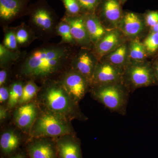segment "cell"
Segmentation results:
<instances>
[{"instance_id": "6da1fadb", "label": "cell", "mask_w": 158, "mask_h": 158, "mask_svg": "<svg viewBox=\"0 0 158 158\" xmlns=\"http://www.w3.org/2000/svg\"><path fill=\"white\" fill-rule=\"evenodd\" d=\"M68 48L62 46H48L37 49L23 62L20 73L31 80L48 81L65 71L70 58Z\"/></svg>"}, {"instance_id": "7a4b0ae2", "label": "cell", "mask_w": 158, "mask_h": 158, "mask_svg": "<svg viewBox=\"0 0 158 158\" xmlns=\"http://www.w3.org/2000/svg\"><path fill=\"white\" fill-rule=\"evenodd\" d=\"M37 101L42 109L56 113L72 121L88 120L79 103L71 97L59 81L44 82L37 96Z\"/></svg>"}, {"instance_id": "3957f363", "label": "cell", "mask_w": 158, "mask_h": 158, "mask_svg": "<svg viewBox=\"0 0 158 158\" xmlns=\"http://www.w3.org/2000/svg\"><path fill=\"white\" fill-rule=\"evenodd\" d=\"M40 109L29 134L31 138H57L76 134L72 121L48 110Z\"/></svg>"}, {"instance_id": "277c9868", "label": "cell", "mask_w": 158, "mask_h": 158, "mask_svg": "<svg viewBox=\"0 0 158 158\" xmlns=\"http://www.w3.org/2000/svg\"><path fill=\"white\" fill-rule=\"evenodd\" d=\"M90 91L94 99L111 112L123 116L126 113L130 91L123 83L93 87Z\"/></svg>"}, {"instance_id": "5b68a950", "label": "cell", "mask_w": 158, "mask_h": 158, "mask_svg": "<svg viewBox=\"0 0 158 158\" xmlns=\"http://www.w3.org/2000/svg\"><path fill=\"white\" fill-rule=\"evenodd\" d=\"M157 81L153 68L145 63L127 65L123 71V82L129 91L155 85Z\"/></svg>"}, {"instance_id": "8992f818", "label": "cell", "mask_w": 158, "mask_h": 158, "mask_svg": "<svg viewBox=\"0 0 158 158\" xmlns=\"http://www.w3.org/2000/svg\"><path fill=\"white\" fill-rule=\"evenodd\" d=\"M59 81L71 97L78 103L84 98L90 88L88 79L72 68L62 73Z\"/></svg>"}, {"instance_id": "52a82bcc", "label": "cell", "mask_w": 158, "mask_h": 158, "mask_svg": "<svg viewBox=\"0 0 158 158\" xmlns=\"http://www.w3.org/2000/svg\"><path fill=\"white\" fill-rule=\"evenodd\" d=\"M40 110L37 102L34 101L17 106L13 112L14 124L23 132L29 134Z\"/></svg>"}, {"instance_id": "ba28073f", "label": "cell", "mask_w": 158, "mask_h": 158, "mask_svg": "<svg viewBox=\"0 0 158 158\" xmlns=\"http://www.w3.org/2000/svg\"><path fill=\"white\" fill-rule=\"evenodd\" d=\"M124 69L108 62L97 64L90 81V88L102 86L123 83Z\"/></svg>"}, {"instance_id": "9c48e42d", "label": "cell", "mask_w": 158, "mask_h": 158, "mask_svg": "<svg viewBox=\"0 0 158 158\" xmlns=\"http://www.w3.org/2000/svg\"><path fill=\"white\" fill-rule=\"evenodd\" d=\"M26 149L30 158H59L55 138H31Z\"/></svg>"}, {"instance_id": "30bf717a", "label": "cell", "mask_w": 158, "mask_h": 158, "mask_svg": "<svg viewBox=\"0 0 158 158\" xmlns=\"http://www.w3.org/2000/svg\"><path fill=\"white\" fill-rule=\"evenodd\" d=\"M59 158H83L81 142L76 134L55 138Z\"/></svg>"}, {"instance_id": "8fae6325", "label": "cell", "mask_w": 158, "mask_h": 158, "mask_svg": "<svg viewBox=\"0 0 158 158\" xmlns=\"http://www.w3.org/2000/svg\"><path fill=\"white\" fill-rule=\"evenodd\" d=\"M22 138L16 130L12 127L6 129L0 138V148L2 154L10 157L17 153L21 144Z\"/></svg>"}, {"instance_id": "7c38bea8", "label": "cell", "mask_w": 158, "mask_h": 158, "mask_svg": "<svg viewBox=\"0 0 158 158\" xmlns=\"http://www.w3.org/2000/svg\"><path fill=\"white\" fill-rule=\"evenodd\" d=\"M97 64L89 53L82 52L72 63L71 68L82 74L90 83Z\"/></svg>"}, {"instance_id": "4fadbf2b", "label": "cell", "mask_w": 158, "mask_h": 158, "mask_svg": "<svg viewBox=\"0 0 158 158\" xmlns=\"http://www.w3.org/2000/svg\"><path fill=\"white\" fill-rule=\"evenodd\" d=\"M33 25L43 33H51L55 27V21L50 12L44 8H39L32 16Z\"/></svg>"}, {"instance_id": "5bb4252c", "label": "cell", "mask_w": 158, "mask_h": 158, "mask_svg": "<svg viewBox=\"0 0 158 158\" xmlns=\"http://www.w3.org/2000/svg\"><path fill=\"white\" fill-rule=\"evenodd\" d=\"M65 19L70 25L71 32L74 41L82 44H88L91 42L84 17H69Z\"/></svg>"}, {"instance_id": "9a60e30c", "label": "cell", "mask_w": 158, "mask_h": 158, "mask_svg": "<svg viewBox=\"0 0 158 158\" xmlns=\"http://www.w3.org/2000/svg\"><path fill=\"white\" fill-rule=\"evenodd\" d=\"M121 27L126 35L129 37H135L142 32L143 24L138 15L128 12L126 13L122 19Z\"/></svg>"}, {"instance_id": "2e32d148", "label": "cell", "mask_w": 158, "mask_h": 158, "mask_svg": "<svg viewBox=\"0 0 158 158\" xmlns=\"http://www.w3.org/2000/svg\"><path fill=\"white\" fill-rule=\"evenodd\" d=\"M120 40V35L118 31H113L106 33L96 44V52L98 56L102 57L113 52L118 47Z\"/></svg>"}, {"instance_id": "e0dca14e", "label": "cell", "mask_w": 158, "mask_h": 158, "mask_svg": "<svg viewBox=\"0 0 158 158\" xmlns=\"http://www.w3.org/2000/svg\"><path fill=\"white\" fill-rule=\"evenodd\" d=\"M84 19L91 42L97 44L106 34L104 27L94 15H85Z\"/></svg>"}, {"instance_id": "ac0fdd59", "label": "cell", "mask_w": 158, "mask_h": 158, "mask_svg": "<svg viewBox=\"0 0 158 158\" xmlns=\"http://www.w3.org/2000/svg\"><path fill=\"white\" fill-rule=\"evenodd\" d=\"M22 0H0V17L5 21L13 19L22 9Z\"/></svg>"}, {"instance_id": "d6986e66", "label": "cell", "mask_w": 158, "mask_h": 158, "mask_svg": "<svg viewBox=\"0 0 158 158\" xmlns=\"http://www.w3.org/2000/svg\"><path fill=\"white\" fill-rule=\"evenodd\" d=\"M102 10L105 18L114 25L122 19L121 5L118 0H106Z\"/></svg>"}, {"instance_id": "ffe728a7", "label": "cell", "mask_w": 158, "mask_h": 158, "mask_svg": "<svg viewBox=\"0 0 158 158\" xmlns=\"http://www.w3.org/2000/svg\"><path fill=\"white\" fill-rule=\"evenodd\" d=\"M127 47L126 44L119 46L109 54L107 62L124 69L127 66Z\"/></svg>"}, {"instance_id": "44dd1931", "label": "cell", "mask_w": 158, "mask_h": 158, "mask_svg": "<svg viewBox=\"0 0 158 158\" xmlns=\"http://www.w3.org/2000/svg\"><path fill=\"white\" fill-rule=\"evenodd\" d=\"M24 85L21 81H16L11 84L10 87V95L7 103V108L12 110L18 106L22 96Z\"/></svg>"}, {"instance_id": "7402d4cb", "label": "cell", "mask_w": 158, "mask_h": 158, "mask_svg": "<svg viewBox=\"0 0 158 158\" xmlns=\"http://www.w3.org/2000/svg\"><path fill=\"white\" fill-rule=\"evenodd\" d=\"M41 88L39 87L33 80H31L24 85L22 96L18 106L30 102L37 97Z\"/></svg>"}, {"instance_id": "603a6c76", "label": "cell", "mask_w": 158, "mask_h": 158, "mask_svg": "<svg viewBox=\"0 0 158 158\" xmlns=\"http://www.w3.org/2000/svg\"><path fill=\"white\" fill-rule=\"evenodd\" d=\"M146 51L143 43L138 39L133 40L130 44L129 53L130 58L135 62H141L146 56Z\"/></svg>"}, {"instance_id": "cb8c5ba5", "label": "cell", "mask_w": 158, "mask_h": 158, "mask_svg": "<svg viewBox=\"0 0 158 158\" xmlns=\"http://www.w3.org/2000/svg\"><path fill=\"white\" fill-rule=\"evenodd\" d=\"M56 31L58 35L62 37L63 42L71 43L74 41L71 32L70 25L65 19L57 26Z\"/></svg>"}, {"instance_id": "d4e9b609", "label": "cell", "mask_w": 158, "mask_h": 158, "mask_svg": "<svg viewBox=\"0 0 158 158\" xmlns=\"http://www.w3.org/2000/svg\"><path fill=\"white\" fill-rule=\"evenodd\" d=\"M143 44L147 52L153 54L158 49V32H152L144 40Z\"/></svg>"}, {"instance_id": "484cf974", "label": "cell", "mask_w": 158, "mask_h": 158, "mask_svg": "<svg viewBox=\"0 0 158 158\" xmlns=\"http://www.w3.org/2000/svg\"><path fill=\"white\" fill-rule=\"evenodd\" d=\"M11 50L6 48L4 45H0V58L1 65L2 66L9 64L13 59L16 58V55L11 52Z\"/></svg>"}, {"instance_id": "4316f807", "label": "cell", "mask_w": 158, "mask_h": 158, "mask_svg": "<svg viewBox=\"0 0 158 158\" xmlns=\"http://www.w3.org/2000/svg\"><path fill=\"white\" fill-rule=\"evenodd\" d=\"M17 44L15 33L12 31L8 32L4 38V46L10 50H15L17 49Z\"/></svg>"}, {"instance_id": "83f0119b", "label": "cell", "mask_w": 158, "mask_h": 158, "mask_svg": "<svg viewBox=\"0 0 158 158\" xmlns=\"http://www.w3.org/2000/svg\"><path fill=\"white\" fill-rule=\"evenodd\" d=\"M65 9L69 14L76 15L81 10V6L77 0H63Z\"/></svg>"}, {"instance_id": "f1b7e54d", "label": "cell", "mask_w": 158, "mask_h": 158, "mask_svg": "<svg viewBox=\"0 0 158 158\" xmlns=\"http://www.w3.org/2000/svg\"><path fill=\"white\" fill-rule=\"evenodd\" d=\"M15 33L18 44H24L28 42L30 34L26 28L24 27L19 28Z\"/></svg>"}, {"instance_id": "f546056e", "label": "cell", "mask_w": 158, "mask_h": 158, "mask_svg": "<svg viewBox=\"0 0 158 158\" xmlns=\"http://www.w3.org/2000/svg\"><path fill=\"white\" fill-rule=\"evenodd\" d=\"M83 9L88 11H93L98 6L100 0H77Z\"/></svg>"}, {"instance_id": "4dcf8cb0", "label": "cell", "mask_w": 158, "mask_h": 158, "mask_svg": "<svg viewBox=\"0 0 158 158\" xmlns=\"http://www.w3.org/2000/svg\"><path fill=\"white\" fill-rule=\"evenodd\" d=\"M145 21L148 26L152 27L158 23V11L148 12L145 15Z\"/></svg>"}, {"instance_id": "1f68e13d", "label": "cell", "mask_w": 158, "mask_h": 158, "mask_svg": "<svg viewBox=\"0 0 158 158\" xmlns=\"http://www.w3.org/2000/svg\"><path fill=\"white\" fill-rule=\"evenodd\" d=\"M10 95V88L3 86L0 87V103L2 105L7 103Z\"/></svg>"}, {"instance_id": "d6a6232c", "label": "cell", "mask_w": 158, "mask_h": 158, "mask_svg": "<svg viewBox=\"0 0 158 158\" xmlns=\"http://www.w3.org/2000/svg\"><path fill=\"white\" fill-rule=\"evenodd\" d=\"M9 72L6 67L2 68L0 71V86H5L8 81Z\"/></svg>"}, {"instance_id": "836d02e7", "label": "cell", "mask_w": 158, "mask_h": 158, "mask_svg": "<svg viewBox=\"0 0 158 158\" xmlns=\"http://www.w3.org/2000/svg\"><path fill=\"white\" fill-rule=\"evenodd\" d=\"M9 109L3 105L0 106V122L3 123L7 119L9 116Z\"/></svg>"}, {"instance_id": "e575fe53", "label": "cell", "mask_w": 158, "mask_h": 158, "mask_svg": "<svg viewBox=\"0 0 158 158\" xmlns=\"http://www.w3.org/2000/svg\"><path fill=\"white\" fill-rule=\"evenodd\" d=\"M9 158H26L24 155L22 153H16L15 154L9 157Z\"/></svg>"}, {"instance_id": "d590c367", "label": "cell", "mask_w": 158, "mask_h": 158, "mask_svg": "<svg viewBox=\"0 0 158 158\" xmlns=\"http://www.w3.org/2000/svg\"><path fill=\"white\" fill-rule=\"evenodd\" d=\"M153 69L155 73L156 78L158 81V63L155 65L154 67H153Z\"/></svg>"}, {"instance_id": "8d00e7d4", "label": "cell", "mask_w": 158, "mask_h": 158, "mask_svg": "<svg viewBox=\"0 0 158 158\" xmlns=\"http://www.w3.org/2000/svg\"><path fill=\"white\" fill-rule=\"evenodd\" d=\"M152 32H158V23L152 27Z\"/></svg>"}, {"instance_id": "74e56055", "label": "cell", "mask_w": 158, "mask_h": 158, "mask_svg": "<svg viewBox=\"0 0 158 158\" xmlns=\"http://www.w3.org/2000/svg\"><path fill=\"white\" fill-rule=\"evenodd\" d=\"M120 1H121V2H125L127 1V0H120Z\"/></svg>"}]
</instances>
